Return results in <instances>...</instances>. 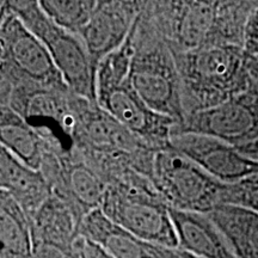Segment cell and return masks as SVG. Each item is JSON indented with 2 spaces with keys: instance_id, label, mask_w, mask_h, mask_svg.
<instances>
[{
  "instance_id": "obj_17",
  "label": "cell",
  "mask_w": 258,
  "mask_h": 258,
  "mask_svg": "<svg viewBox=\"0 0 258 258\" xmlns=\"http://www.w3.org/2000/svg\"><path fill=\"white\" fill-rule=\"evenodd\" d=\"M0 190H4L23 208L29 219L53 195L41 171L31 169L0 146Z\"/></svg>"
},
{
  "instance_id": "obj_29",
  "label": "cell",
  "mask_w": 258,
  "mask_h": 258,
  "mask_svg": "<svg viewBox=\"0 0 258 258\" xmlns=\"http://www.w3.org/2000/svg\"><path fill=\"white\" fill-rule=\"evenodd\" d=\"M252 82L258 86V63L256 62H253V67H252Z\"/></svg>"
},
{
  "instance_id": "obj_15",
  "label": "cell",
  "mask_w": 258,
  "mask_h": 258,
  "mask_svg": "<svg viewBox=\"0 0 258 258\" xmlns=\"http://www.w3.org/2000/svg\"><path fill=\"white\" fill-rule=\"evenodd\" d=\"M79 235L112 258H158L159 245L138 238L110 220L102 209H96L84 218Z\"/></svg>"
},
{
  "instance_id": "obj_12",
  "label": "cell",
  "mask_w": 258,
  "mask_h": 258,
  "mask_svg": "<svg viewBox=\"0 0 258 258\" xmlns=\"http://www.w3.org/2000/svg\"><path fill=\"white\" fill-rule=\"evenodd\" d=\"M74 148L103 156L140 157L154 150L108 114L98 103L78 97Z\"/></svg>"
},
{
  "instance_id": "obj_10",
  "label": "cell",
  "mask_w": 258,
  "mask_h": 258,
  "mask_svg": "<svg viewBox=\"0 0 258 258\" xmlns=\"http://www.w3.org/2000/svg\"><path fill=\"white\" fill-rule=\"evenodd\" d=\"M40 171L54 195L69 206L79 226L86 215L102 208L108 183L77 150L63 156L47 151Z\"/></svg>"
},
{
  "instance_id": "obj_3",
  "label": "cell",
  "mask_w": 258,
  "mask_h": 258,
  "mask_svg": "<svg viewBox=\"0 0 258 258\" xmlns=\"http://www.w3.org/2000/svg\"><path fill=\"white\" fill-rule=\"evenodd\" d=\"M128 79L141 99L158 114L182 124L185 120L175 54L143 9L132 28Z\"/></svg>"
},
{
  "instance_id": "obj_7",
  "label": "cell",
  "mask_w": 258,
  "mask_h": 258,
  "mask_svg": "<svg viewBox=\"0 0 258 258\" xmlns=\"http://www.w3.org/2000/svg\"><path fill=\"white\" fill-rule=\"evenodd\" d=\"M32 34L40 38L74 95L97 102L96 69L82 38L54 23L42 10L40 2H4Z\"/></svg>"
},
{
  "instance_id": "obj_19",
  "label": "cell",
  "mask_w": 258,
  "mask_h": 258,
  "mask_svg": "<svg viewBox=\"0 0 258 258\" xmlns=\"http://www.w3.org/2000/svg\"><path fill=\"white\" fill-rule=\"evenodd\" d=\"M209 218L222 232L238 258H258V213L232 205H219Z\"/></svg>"
},
{
  "instance_id": "obj_5",
  "label": "cell",
  "mask_w": 258,
  "mask_h": 258,
  "mask_svg": "<svg viewBox=\"0 0 258 258\" xmlns=\"http://www.w3.org/2000/svg\"><path fill=\"white\" fill-rule=\"evenodd\" d=\"M132 61V41L128 36L122 46L98 64L96 73L97 103L121 124L154 150L169 146L177 123L158 114L138 95L128 79Z\"/></svg>"
},
{
  "instance_id": "obj_26",
  "label": "cell",
  "mask_w": 258,
  "mask_h": 258,
  "mask_svg": "<svg viewBox=\"0 0 258 258\" xmlns=\"http://www.w3.org/2000/svg\"><path fill=\"white\" fill-rule=\"evenodd\" d=\"M158 258H199L190 254L178 247H165L158 246Z\"/></svg>"
},
{
  "instance_id": "obj_13",
  "label": "cell",
  "mask_w": 258,
  "mask_h": 258,
  "mask_svg": "<svg viewBox=\"0 0 258 258\" xmlns=\"http://www.w3.org/2000/svg\"><path fill=\"white\" fill-rule=\"evenodd\" d=\"M170 144L209 175L226 184L258 177V160L244 156L237 147L219 139L184 133L172 135Z\"/></svg>"
},
{
  "instance_id": "obj_1",
  "label": "cell",
  "mask_w": 258,
  "mask_h": 258,
  "mask_svg": "<svg viewBox=\"0 0 258 258\" xmlns=\"http://www.w3.org/2000/svg\"><path fill=\"white\" fill-rule=\"evenodd\" d=\"M257 2H144L158 34L173 54L215 44L243 47L247 17Z\"/></svg>"
},
{
  "instance_id": "obj_11",
  "label": "cell",
  "mask_w": 258,
  "mask_h": 258,
  "mask_svg": "<svg viewBox=\"0 0 258 258\" xmlns=\"http://www.w3.org/2000/svg\"><path fill=\"white\" fill-rule=\"evenodd\" d=\"M184 133L215 138L234 147L258 140V86L252 82L230 101L188 115L172 131V135Z\"/></svg>"
},
{
  "instance_id": "obj_14",
  "label": "cell",
  "mask_w": 258,
  "mask_h": 258,
  "mask_svg": "<svg viewBox=\"0 0 258 258\" xmlns=\"http://www.w3.org/2000/svg\"><path fill=\"white\" fill-rule=\"evenodd\" d=\"M143 9V2H98L91 19L79 34L93 67L127 41Z\"/></svg>"
},
{
  "instance_id": "obj_20",
  "label": "cell",
  "mask_w": 258,
  "mask_h": 258,
  "mask_svg": "<svg viewBox=\"0 0 258 258\" xmlns=\"http://www.w3.org/2000/svg\"><path fill=\"white\" fill-rule=\"evenodd\" d=\"M34 241H47L71 246L78 243L79 224L69 206L51 195L31 219Z\"/></svg>"
},
{
  "instance_id": "obj_22",
  "label": "cell",
  "mask_w": 258,
  "mask_h": 258,
  "mask_svg": "<svg viewBox=\"0 0 258 258\" xmlns=\"http://www.w3.org/2000/svg\"><path fill=\"white\" fill-rule=\"evenodd\" d=\"M97 4L93 0H40L42 10L54 23L77 36L90 22Z\"/></svg>"
},
{
  "instance_id": "obj_6",
  "label": "cell",
  "mask_w": 258,
  "mask_h": 258,
  "mask_svg": "<svg viewBox=\"0 0 258 258\" xmlns=\"http://www.w3.org/2000/svg\"><path fill=\"white\" fill-rule=\"evenodd\" d=\"M0 15V95L19 86L69 89L46 46L4 2Z\"/></svg>"
},
{
  "instance_id": "obj_8",
  "label": "cell",
  "mask_w": 258,
  "mask_h": 258,
  "mask_svg": "<svg viewBox=\"0 0 258 258\" xmlns=\"http://www.w3.org/2000/svg\"><path fill=\"white\" fill-rule=\"evenodd\" d=\"M78 97L70 89L19 86L0 95V105H8L27 121L48 150L70 154L74 150Z\"/></svg>"
},
{
  "instance_id": "obj_21",
  "label": "cell",
  "mask_w": 258,
  "mask_h": 258,
  "mask_svg": "<svg viewBox=\"0 0 258 258\" xmlns=\"http://www.w3.org/2000/svg\"><path fill=\"white\" fill-rule=\"evenodd\" d=\"M0 241L2 256L29 258L34 247L30 219L16 200L0 190Z\"/></svg>"
},
{
  "instance_id": "obj_24",
  "label": "cell",
  "mask_w": 258,
  "mask_h": 258,
  "mask_svg": "<svg viewBox=\"0 0 258 258\" xmlns=\"http://www.w3.org/2000/svg\"><path fill=\"white\" fill-rule=\"evenodd\" d=\"M29 258H88L85 240L80 237L78 243L71 246L47 241H34L31 256Z\"/></svg>"
},
{
  "instance_id": "obj_9",
  "label": "cell",
  "mask_w": 258,
  "mask_h": 258,
  "mask_svg": "<svg viewBox=\"0 0 258 258\" xmlns=\"http://www.w3.org/2000/svg\"><path fill=\"white\" fill-rule=\"evenodd\" d=\"M152 182L170 208L203 214L221 205L226 186L171 144L154 154Z\"/></svg>"
},
{
  "instance_id": "obj_28",
  "label": "cell",
  "mask_w": 258,
  "mask_h": 258,
  "mask_svg": "<svg viewBox=\"0 0 258 258\" xmlns=\"http://www.w3.org/2000/svg\"><path fill=\"white\" fill-rule=\"evenodd\" d=\"M85 249H86V256L88 258H112L106 254L102 249H99L98 246L92 243L85 240Z\"/></svg>"
},
{
  "instance_id": "obj_23",
  "label": "cell",
  "mask_w": 258,
  "mask_h": 258,
  "mask_svg": "<svg viewBox=\"0 0 258 258\" xmlns=\"http://www.w3.org/2000/svg\"><path fill=\"white\" fill-rule=\"evenodd\" d=\"M221 205H232L258 213V177L226 184Z\"/></svg>"
},
{
  "instance_id": "obj_16",
  "label": "cell",
  "mask_w": 258,
  "mask_h": 258,
  "mask_svg": "<svg viewBox=\"0 0 258 258\" xmlns=\"http://www.w3.org/2000/svg\"><path fill=\"white\" fill-rule=\"evenodd\" d=\"M178 249L199 258H238L208 214L170 208Z\"/></svg>"
},
{
  "instance_id": "obj_27",
  "label": "cell",
  "mask_w": 258,
  "mask_h": 258,
  "mask_svg": "<svg viewBox=\"0 0 258 258\" xmlns=\"http://www.w3.org/2000/svg\"><path fill=\"white\" fill-rule=\"evenodd\" d=\"M237 150L239 151L240 153H243L244 156L249 157L253 160H258V140L237 147Z\"/></svg>"
},
{
  "instance_id": "obj_4",
  "label": "cell",
  "mask_w": 258,
  "mask_h": 258,
  "mask_svg": "<svg viewBox=\"0 0 258 258\" xmlns=\"http://www.w3.org/2000/svg\"><path fill=\"white\" fill-rule=\"evenodd\" d=\"M102 211L110 220L147 243L178 247L170 207L152 179L133 169L106 177Z\"/></svg>"
},
{
  "instance_id": "obj_25",
  "label": "cell",
  "mask_w": 258,
  "mask_h": 258,
  "mask_svg": "<svg viewBox=\"0 0 258 258\" xmlns=\"http://www.w3.org/2000/svg\"><path fill=\"white\" fill-rule=\"evenodd\" d=\"M243 50L251 61L258 63V2L245 24Z\"/></svg>"
},
{
  "instance_id": "obj_18",
  "label": "cell",
  "mask_w": 258,
  "mask_h": 258,
  "mask_svg": "<svg viewBox=\"0 0 258 258\" xmlns=\"http://www.w3.org/2000/svg\"><path fill=\"white\" fill-rule=\"evenodd\" d=\"M0 146L30 166L40 171L48 150L46 141L27 121L8 105H0Z\"/></svg>"
},
{
  "instance_id": "obj_2",
  "label": "cell",
  "mask_w": 258,
  "mask_h": 258,
  "mask_svg": "<svg viewBox=\"0 0 258 258\" xmlns=\"http://www.w3.org/2000/svg\"><path fill=\"white\" fill-rule=\"evenodd\" d=\"M175 59L186 116L230 101L252 84L253 62L240 46H207Z\"/></svg>"
}]
</instances>
